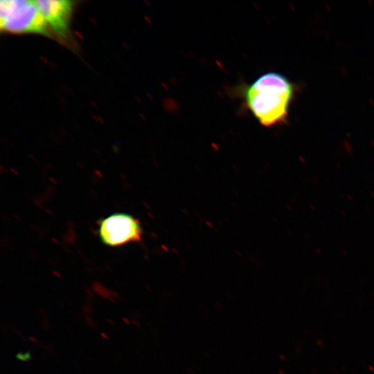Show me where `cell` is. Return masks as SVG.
Masks as SVG:
<instances>
[{"mask_svg": "<svg viewBox=\"0 0 374 374\" xmlns=\"http://www.w3.org/2000/svg\"><path fill=\"white\" fill-rule=\"evenodd\" d=\"M53 37L62 42L69 39L70 24L74 1L68 0L35 1Z\"/></svg>", "mask_w": 374, "mask_h": 374, "instance_id": "cell-4", "label": "cell"}, {"mask_svg": "<svg viewBox=\"0 0 374 374\" xmlns=\"http://www.w3.org/2000/svg\"><path fill=\"white\" fill-rule=\"evenodd\" d=\"M294 93L293 84L284 75L274 72L261 75L243 91L248 109L266 127L287 120Z\"/></svg>", "mask_w": 374, "mask_h": 374, "instance_id": "cell-1", "label": "cell"}, {"mask_svg": "<svg viewBox=\"0 0 374 374\" xmlns=\"http://www.w3.org/2000/svg\"><path fill=\"white\" fill-rule=\"evenodd\" d=\"M98 234L101 242L105 245L118 247L140 242L143 229L140 222L132 215L118 213L100 221Z\"/></svg>", "mask_w": 374, "mask_h": 374, "instance_id": "cell-3", "label": "cell"}, {"mask_svg": "<svg viewBox=\"0 0 374 374\" xmlns=\"http://www.w3.org/2000/svg\"><path fill=\"white\" fill-rule=\"evenodd\" d=\"M0 28L6 33L53 37L35 1H1Z\"/></svg>", "mask_w": 374, "mask_h": 374, "instance_id": "cell-2", "label": "cell"}]
</instances>
